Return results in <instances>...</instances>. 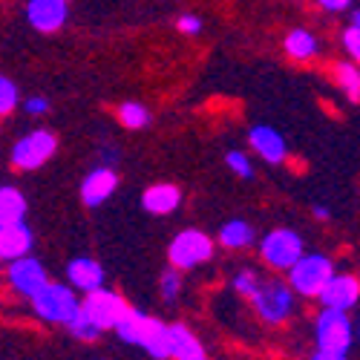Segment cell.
I'll list each match as a JSON object with an SVG mask.
<instances>
[{"instance_id":"33","label":"cell","mask_w":360,"mask_h":360,"mask_svg":"<svg viewBox=\"0 0 360 360\" xmlns=\"http://www.w3.org/2000/svg\"><path fill=\"white\" fill-rule=\"evenodd\" d=\"M311 360H346V354H338V352H323V349H317V352L311 354Z\"/></svg>"},{"instance_id":"13","label":"cell","mask_w":360,"mask_h":360,"mask_svg":"<svg viewBox=\"0 0 360 360\" xmlns=\"http://www.w3.org/2000/svg\"><path fill=\"white\" fill-rule=\"evenodd\" d=\"M115 188H118L115 170H112L110 165H101V167H96V170L81 182V202H84L86 207H98V205H104V202L115 193Z\"/></svg>"},{"instance_id":"9","label":"cell","mask_w":360,"mask_h":360,"mask_svg":"<svg viewBox=\"0 0 360 360\" xmlns=\"http://www.w3.org/2000/svg\"><path fill=\"white\" fill-rule=\"evenodd\" d=\"M58 150V139L49 130H32L12 147V165L18 170H38L44 167Z\"/></svg>"},{"instance_id":"3","label":"cell","mask_w":360,"mask_h":360,"mask_svg":"<svg viewBox=\"0 0 360 360\" xmlns=\"http://www.w3.org/2000/svg\"><path fill=\"white\" fill-rule=\"evenodd\" d=\"M335 262L326 254H303L288 268V285L300 297H317L323 285L332 280Z\"/></svg>"},{"instance_id":"24","label":"cell","mask_w":360,"mask_h":360,"mask_svg":"<svg viewBox=\"0 0 360 360\" xmlns=\"http://www.w3.org/2000/svg\"><path fill=\"white\" fill-rule=\"evenodd\" d=\"M67 328L78 338V340H96L98 335H101V328H96L93 323H89L86 317H84V311H81V306H78V311H75V317L67 323Z\"/></svg>"},{"instance_id":"27","label":"cell","mask_w":360,"mask_h":360,"mask_svg":"<svg viewBox=\"0 0 360 360\" xmlns=\"http://www.w3.org/2000/svg\"><path fill=\"white\" fill-rule=\"evenodd\" d=\"M257 285H259V274L251 271V268H245V271H239L233 277V288H236V294H243V297H251L257 291Z\"/></svg>"},{"instance_id":"35","label":"cell","mask_w":360,"mask_h":360,"mask_svg":"<svg viewBox=\"0 0 360 360\" xmlns=\"http://www.w3.org/2000/svg\"><path fill=\"white\" fill-rule=\"evenodd\" d=\"M352 23H354V26H360V9L354 12V18H352Z\"/></svg>"},{"instance_id":"15","label":"cell","mask_w":360,"mask_h":360,"mask_svg":"<svg viewBox=\"0 0 360 360\" xmlns=\"http://www.w3.org/2000/svg\"><path fill=\"white\" fill-rule=\"evenodd\" d=\"M32 228H29L23 219L20 222H6L0 225V259H20L32 251Z\"/></svg>"},{"instance_id":"10","label":"cell","mask_w":360,"mask_h":360,"mask_svg":"<svg viewBox=\"0 0 360 360\" xmlns=\"http://www.w3.org/2000/svg\"><path fill=\"white\" fill-rule=\"evenodd\" d=\"M317 300L323 303V309L349 311L360 303V280L354 274H332V280L323 285Z\"/></svg>"},{"instance_id":"12","label":"cell","mask_w":360,"mask_h":360,"mask_svg":"<svg viewBox=\"0 0 360 360\" xmlns=\"http://www.w3.org/2000/svg\"><path fill=\"white\" fill-rule=\"evenodd\" d=\"M26 18L38 32H58L67 18H70V4L67 0H29L26 4Z\"/></svg>"},{"instance_id":"14","label":"cell","mask_w":360,"mask_h":360,"mask_svg":"<svg viewBox=\"0 0 360 360\" xmlns=\"http://www.w3.org/2000/svg\"><path fill=\"white\" fill-rule=\"evenodd\" d=\"M167 357H173V360H207L202 340L185 323L167 326Z\"/></svg>"},{"instance_id":"8","label":"cell","mask_w":360,"mask_h":360,"mask_svg":"<svg viewBox=\"0 0 360 360\" xmlns=\"http://www.w3.org/2000/svg\"><path fill=\"white\" fill-rule=\"evenodd\" d=\"M303 254H306L303 239H300V233L291 228H277L259 243V257L271 268H277V271H288Z\"/></svg>"},{"instance_id":"1","label":"cell","mask_w":360,"mask_h":360,"mask_svg":"<svg viewBox=\"0 0 360 360\" xmlns=\"http://www.w3.org/2000/svg\"><path fill=\"white\" fill-rule=\"evenodd\" d=\"M115 332L124 343L141 346L153 360H167V323L139 309H127V314L115 323Z\"/></svg>"},{"instance_id":"16","label":"cell","mask_w":360,"mask_h":360,"mask_svg":"<svg viewBox=\"0 0 360 360\" xmlns=\"http://www.w3.org/2000/svg\"><path fill=\"white\" fill-rule=\"evenodd\" d=\"M248 141L254 147V153L268 162V165H280L285 159V139L274 130V127H268V124H257L251 127L248 133Z\"/></svg>"},{"instance_id":"25","label":"cell","mask_w":360,"mask_h":360,"mask_svg":"<svg viewBox=\"0 0 360 360\" xmlns=\"http://www.w3.org/2000/svg\"><path fill=\"white\" fill-rule=\"evenodd\" d=\"M225 165H228L236 176H243V179H251V176H254V165H251V159L243 153V150H231V153L225 156Z\"/></svg>"},{"instance_id":"29","label":"cell","mask_w":360,"mask_h":360,"mask_svg":"<svg viewBox=\"0 0 360 360\" xmlns=\"http://www.w3.org/2000/svg\"><path fill=\"white\" fill-rule=\"evenodd\" d=\"M343 49L352 55V61L360 67V26H349L346 32H343Z\"/></svg>"},{"instance_id":"31","label":"cell","mask_w":360,"mask_h":360,"mask_svg":"<svg viewBox=\"0 0 360 360\" xmlns=\"http://www.w3.org/2000/svg\"><path fill=\"white\" fill-rule=\"evenodd\" d=\"M23 110H26L29 115H44V112H49V101L41 98V96H35V98H29V101L23 104Z\"/></svg>"},{"instance_id":"22","label":"cell","mask_w":360,"mask_h":360,"mask_svg":"<svg viewBox=\"0 0 360 360\" xmlns=\"http://www.w3.org/2000/svg\"><path fill=\"white\" fill-rule=\"evenodd\" d=\"M335 81H338V86L343 89L352 104L360 101V67L354 61H340L335 67Z\"/></svg>"},{"instance_id":"34","label":"cell","mask_w":360,"mask_h":360,"mask_svg":"<svg viewBox=\"0 0 360 360\" xmlns=\"http://www.w3.org/2000/svg\"><path fill=\"white\" fill-rule=\"evenodd\" d=\"M314 217H317V219H328V207H323V205H314Z\"/></svg>"},{"instance_id":"6","label":"cell","mask_w":360,"mask_h":360,"mask_svg":"<svg viewBox=\"0 0 360 360\" xmlns=\"http://www.w3.org/2000/svg\"><path fill=\"white\" fill-rule=\"evenodd\" d=\"M314 340H317V349H323V352L346 354L354 340V326H352L349 314L338 311V309H323L314 320Z\"/></svg>"},{"instance_id":"11","label":"cell","mask_w":360,"mask_h":360,"mask_svg":"<svg viewBox=\"0 0 360 360\" xmlns=\"http://www.w3.org/2000/svg\"><path fill=\"white\" fill-rule=\"evenodd\" d=\"M9 285L20 294V297H32L49 277H46V268L35 259V257H20V259H12L9 262Z\"/></svg>"},{"instance_id":"4","label":"cell","mask_w":360,"mask_h":360,"mask_svg":"<svg viewBox=\"0 0 360 360\" xmlns=\"http://www.w3.org/2000/svg\"><path fill=\"white\" fill-rule=\"evenodd\" d=\"M257 314L265 320V323H285L294 309H297V300H294V291L288 283H280V280H259L257 291L248 297Z\"/></svg>"},{"instance_id":"5","label":"cell","mask_w":360,"mask_h":360,"mask_svg":"<svg viewBox=\"0 0 360 360\" xmlns=\"http://www.w3.org/2000/svg\"><path fill=\"white\" fill-rule=\"evenodd\" d=\"M211 257H214V239L207 236L205 231H199V228L182 231L167 248L170 268H176V271H191V268H199Z\"/></svg>"},{"instance_id":"21","label":"cell","mask_w":360,"mask_h":360,"mask_svg":"<svg viewBox=\"0 0 360 360\" xmlns=\"http://www.w3.org/2000/svg\"><path fill=\"white\" fill-rule=\"evenodd\" d=\"M26 217V196L15 185L0 188V225L6 222H20Z\"/></svg>"},{"instance_id":"32","label":"cell","mask_w":360,"mask_h":360,"mask_svg":"<svg viewBox=\"0 0 360 360\" xmlns=\"http://www.w3.org/2000/svg\"><path fill=\"white\" fill-rule=\"evenodd\" d=\"M317 6L326 12H346L352 6V0H317Z\"/></svg>"},{"instance_id":"17","label":"cell","mask_w":360,"mask_h":360,"mask_svg":"<svg viewBox=\"0 0 360 360\" xmlns=\"http://www.w3.org/2000/svg\"><path fill=\"white\" fill-rule=\"evenodd\" d=\"M67 280L75 291H96L104 285V268L89 259V257H75L70 265H67Z\"/></svg>"},{"instance_id":"18","label":"cell","mask_w":360,"mask_h":360,"mask_svg":"<svg viewBox=\"0 0 360 360\" xmlns=\"http://www.w3.org/2000/svg\"><path fill=\"white\" fill-rule=\"evenodd\" d=\"M141 205H144V211L147 214H156V217H167L173 214L179 205H182V191H179L176 185H150L141 196Z\"/></svg>"},{"instance_id":"23","label":"cell","mask_w":360,"mask_h":360,"mask_svg":"<svg viewBox=\"0 0 360 360\" xmlns=\"http://www.w3.org/2000/svg\"><path fill=\"white\" fill-rule=\"evenodd\" d=\"M118 122H122L127 130H144L150 124V110L139 101H124L118 107Z\"/></svg>"},{"instance_id":"30","label":"cell","mask_w":360,"mask_h":360,"mask_svg":"<svg viewBox=\"0 0 360 360\" xmlns=\"http://www.w3.org/2000/svg\"><path fill=\"white\" fill-rule=\"evenodd\" d=\"M176 29L182 35H199L202 32V18H196V15H182L176 20Z\"/></svg>"},{"instance_id":"20","label":"cell","mask_w":360,"mask_h":360,"mask_svg":"<svg viewBox=\"0 0 360 360\" xmlns=\"http://www.w3.org/2000/svg\"><path fill=\"white\" fill-rule=\"evenodd\" d=\"M219 243H222V248H231V251L248 248L254 243V228L245 219H231L219 228Z\"/></svg>"},{"instance_id":"2","label":"cell","mask_w":360,"mask_h":360,"mask_svg":"<svg viewBox=\"0 0 360 360\" xmlns=\"http://www.w3.org/2000/svg\"><path fill=\"white\" fill-rule=\"evenodd\" d=\"M29 303H32V311L46 320V323H70L81 306V300L75 297V288L72 285H61V283H44L32 297H29Z\"/></svg>"},{"instance_id":"28","label":"cell","mask_w":360,"mask_h":360,"mask_svg":"<svg viewBox=\"0 0 360 360\" xmlns=\"http://www.w3.org/2000/svg\"><path fill=\"white\" fill-rule=\"evenodd\" d=\"M179 291H182V277H179L176 268H170V271L162 277V297L167 300V303H173V300L179 297Z\"/></svg>"},{"instance_id":"7","label":"cell","mask_w":360,"mask_h":360,"mask_svg":"<svg viewBox=\"0 0 360 360\" xmlns=\"http://www.w3.org/2000/svg\"><path fill=\"white\" fill-rule=\"evenodd\" d=\"M127 300L122 294H115L110 288H96V291H86L84 294V303H81V311L84 317L93 323L96 328L107 332V328H115V323L127 314Z\"/></svg>"},{"instance_id":"26","label":"cell","mask_w":360,"mask_h":360,"mask_svg":"<svg viewBox=\"0 0 360 360\" xmlns=\"http://www.w3.org/2000/svg\"><path fill=\"white\" fill-rule=\"evenodd\" d=\"M15 104H18V86L6 75H0V115H9Z\"/></svg>"},{"instance_id":"19","label":"cell","mask_w":360,"mask_h":360,"mask_svg":"<svg viewBox=\"0 0 360 360\" xmlns=\"http://www.w3.org/2000/svg\"><path fill=\"white\" fill-rule=\"evenodd\" d=\"M283 49L291 61H311L317 55V38L309 32V29H291L283 41Z\"/></svg>"}]
</instances>
